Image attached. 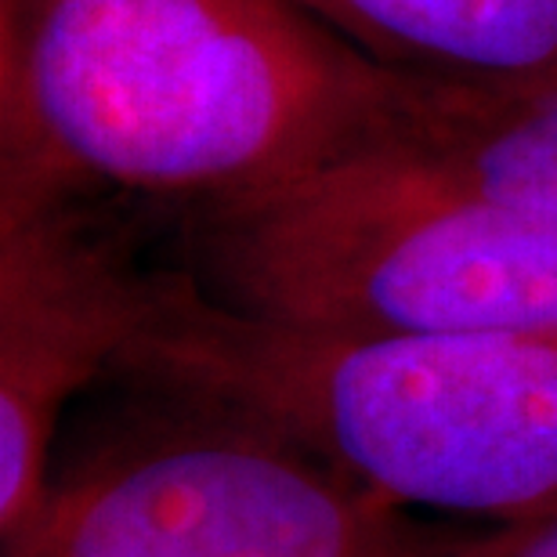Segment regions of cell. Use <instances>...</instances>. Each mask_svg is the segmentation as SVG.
<instances>
[{
	"instance_id": "1",
	"label": "cell",
	"mask_w": 557,
	"mask_h": 557,
	"mask_svg": "<svg viewBox=\"0 0 557 557\" xmlns=\"http://www.w3.org/2000/svg\"><path fill=\"white\" fill-rule=\"evenodd\" d=\"M409 91L289 0H0V210L264 193L395 135Z\"/></svg>"
},
{
	"instance_id": "3",
	"label": "cell",
	"mask_w": 557,
	"mask_h": 557,
	"mask_svg": "<svg viewBox=\"0 0 557 557\" xmlns=\"http://www.w3.org/2000/svg\"><path fill=\"white\" fill-rule=\"evenodd\" d=\"M188 272L247 315L341 333L557 337V218L362 149L196 210Z\"/></svg>"
},
{
	"instance_id": "2",
	"label": "cell",
	"mask_w": 557,
	"mask_h": 557,
	"mask_svg": "<svg viewBox=\"0 0 557 557\" xmlns=\"http://www.w3.org/2000/svg\"><path fill=\"white\" fill-rule=\"evenodd\" d=\"M116 373L243 417L395 507L557 510V337L341 333L221 305L149 275Z\"/></svg>"
},
{
	"instance_id": "5",
	"label": "cell",
	"mask_w": 557,
	"mask_h": 557,
	"mask_svg": "<svg viewBox=\"0 0 557 557\" xmlns=\"http://www.w3.org/2000/svg\"><path fill=\"white\" fill-rule=\"evenodd\" d=\"M145 278L73 218V203L0 210V540L37 515L70 398L116 370Z\"/></svg>"
},
{
	"instance_id": "6",
	"label": "cell",
	"mask_w": 557,
	"mask_h": 557,
	"mask_svg": "<svg viewBox=\"0 0 557 557\" xmlns=\"http://www.w3.org/2000/svg\"><path fill=\"white\" fill-rule=\"evenodd\" d=\"M373 149L460 193L557 218V70L496 87L413 81L403 124Z\"/></svg>"
},
{
	"instance_id": "9",
	"label": "cell",
	"mask_w": 557,
	"mask_h": 557,
	"mask_svg": "<svg viewBox=\"0 0 557 557\" xmlns=\"http://www.w3.org/2000/svg\"><path fill=\"white\" fill-rule=\"evenodd\" d=\"M445 547H449V540H434L431 547H423L417 557H445Z\"/></svg>"
},
{
	"instance_id": "4",
	"label": "cell",
	"mask_w": 557,
	"mask_h": 557,
	"mask_svg": "<svg viewBox=\"0 0 557 557\" xmlns=\"http://www.w3.org/2000/svg\"><path fill=\"white\" fill-rule=\"evenodd\" d=\"M196 409L51 478L4 557H417L434 543L300 445Z\"/></svg>"
},
{
	"instance_id": "7",
	"label": "cell",
	"mask_w": 557,
	"mask_h": 557,
	"mask_svg": "<svg viewBox=\"0 0 557 557\" xmlns=\"http://www.w3.org/2000/svg\"><path fill=\"white\" fill-rule=\"evenodd\" d=\"M413 81L496 87L557 70V0H289Z\"/></svg>"
},
{
	"instance_id": "8",
	"label": "cell",
	"mask_w": 557,
	"mask_h": 557,
	"mask_svg": "<svg viewBox=\"0 0 557 557\" xmlns=\"http://www.w3.org/2000/svg\"><path fill=\"white\" fill-rule=\"evenodd\" d=\"M445 557H557V510L507 521L474 540H449Z\"/></svg>"
}]
</instances>
